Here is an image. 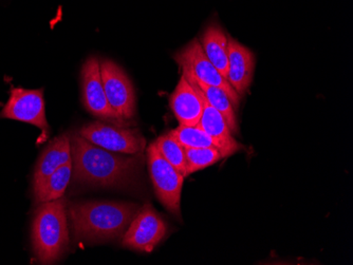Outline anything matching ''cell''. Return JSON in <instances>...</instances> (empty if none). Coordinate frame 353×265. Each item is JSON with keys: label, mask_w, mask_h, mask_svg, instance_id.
Masks as SVG:
<instances>
[{"label": "cell", "mask_w": 353, "mask_h": 265, "mask_svg": "<svg viewBox=\"0 0 353 265\" xmlns=\"http://www.w3.org/2000/svg\"><path fill=\"white\" fill-rule=\"evenodd\" d=\"M73 181L102 187L134 185L141 171V158L127 157L99 147L79 136H70Z\"/></svg>", "instance_id": "1"}, {"label": "cell", "mask_w": 353, "mask_h": 265, "mask_svg": "<svg viewBox=\"0 0 353 265\" xmlns=\"http://www.w3.org/2000/svg\"><path fill=\"white\" fill-rule=\"evenodd\" d=\"M141 207L125 202L91 201L69 207L75 238L105 242L122 238Z\"/></svg>", "instance_id": "2"}, {"label": "cell", "mask_w": 353, "mask_h": 265, "mask_svg": "<svg viewBox=\"0 0 353 265\" xmlns=\"http://www.w3.org/2000/svg\"><path fill=\"white\" fill-rule=\"evenodd\" d=\"M68 243L66 199L61 197L39 204L32 222V244L39 262H57L66 251Z\"/></svg>", "instance_id": "3"}, {"label": "cell", "mask_w": 353, "mask_h": 265, "mask_svg": "<svg viewBox=\"0 0 353 265\" xmlns=\"http://www.w3.org/2000/svg\"><path fill=\"white\" fill-rule=\"evenodd\" d=\"M148 164L159 201L172 215L181 217V193L185 178L162 157L154 142L148 148Z\"/></svg>", "instance_id": "4"}, {"label": "cell", "mask_w": 353, "mask_h": 265, "mask_svg": "<svg viewBox=\"0 0 353 265\" xmlns=\"http://www.w3.org/2000/svg\"><path fill=\"white\" fill-rule=\"evenodd\" d=\"M0 118L19 120L34 125L41 131L39 144L47 141L50 127L46 118L43 89H28L12 87L7 104L0 112Z\"/></svg>", "instance_id": "5"}, {"label": "cell", "mask_w": 353, "mask_h": 265, "mask_svg": "<svg viewBox=\"0 0 353 265\" xmlns=\"http://www.w3.org/2000/svg\"><path fill=\"white\" fill-rule=\"evenodd\" d=\"M79 136L99 147L121 154H141L145 148V138L138 129L92 122L85 125Z\"/></svg>", "instance_id": "6"}, {"label": "cell", "mask_w": 353, "mask_h": 265, "mask_svg": "<svg viewBox=\"0 0 353 265\" xmlns=\"http://www.w3.org/2000/svg\"><path fill=\"white\" fill-rule=\"evenodd\" d=\"M168 233V225L154 207L146 203L123 235L122 244L138 252L152 253Z\"/></svg>", "instance_id": "7"}, {"label": "cell", "mask_w": 353, "mask_h": 265, "mask_svg": "<svg viewBox=\"0 0 353 265\" xmlns=\"http://www.w3.org/2000/svg\"><path fill=\"white\" fill-rule=\"evenodd\" d=\"M101 76L111 108L122 120H132L136 114L134 85L125 71L114 61H101Z\"/></svg>", "instance_id": "8"}, {"label": "cell", "mask_w": 353, "mask_h": 265, "mask_svg": "<svg viewBox=\"0 0 353 265\" xmlns=\"http://www.w3.org/2000/svg\"><path fill=\"white\" fill-rule=\"evenodd\" d=\"M176 64L181 69H186L192 73L197 80L201 81L204 84L210 86L218 87L227 93L234 108L238 109L240 104V96L232 88L225 78L220 74L219 71L212 64L210 59L206 57L199 39H192L181 51L174 55Z\"/></svg>", "instance_id": "9"}, {"label": "cell", "mask_w": 353, "mask_h": 265, "mask_svg": "<svg viewBox=\"0 0 353 265\" xmlns=\"http://www.w3.org/2000/svg\"><path fill=\"white\" fill-rule=\"evenodd\" d=\"M83 104L87 112L97 118L126 127V120H122L111 108L105 94L101 76V61L95 56L89 57L82 69Z\"/></svg>", "instance_id": "10"}, {"label": "cell", "mask_w": 353, "mask_h": 265, "mask_svg": "<svg viewBox=\"0 0 353 265\" xmlns=\"http://www.w3.org/2000/svg\"><path fill=\"white\" fill-rule=\"evenodd\" d=\"M190 85L199 93L202 105H203L201 118H200L197 126H199L208 136L215 140L216 143L219 145L220 153L222 154V157H230L232 154L243 149V144H240L234 138L233 134L230 130L227 120L223 116L206 100L201 91L196 85Z\"/></svg>", "instance_id": "11"}, {"label": "cell", "mask_w": 353, "mask_h": 265, "mask_svg": "<svg viewBox=\"0 0 353 265\" xmlns=\"http://www.w3.org/2000/svg\"><path fill=\"white\" fill-rule=\"evenodd\" d=\"M229 43V68L227 81L238 96H245L253 81L255 56L254 53L233 37L228 36Z\"/></svg>", "instance_id": "12"}, {"label": "cell", "mask_w": 353, "mask_h": 265, "mask_svg": "<svg viewBox=\"0 0 353 265\" xmlns=\"http://www.w3.org/2000/svg\"><path fill=\"white\" fill-rule=\"evenodd\" d=\"M170 106L180 125L197 126L203 105L199 93L183 74L170 96Z\"/></svg>", "instance_id": "13"}, {"label": "cell", "mask_w": 353, "mask_h": 265, "mask_svg": "<svg viewBox=\"0 0 353 265\" xmlns=\"http://www.w3.org/2000/svg\"><path fill=\"white\" fill-rule=\"evenodd\" d=\"M72 161L70 136L63 134L53 138L39 158L33 177V191L39 189L49 176L65 164Z\"/></svg>", "instance_id": "14"}, {"label": "cell", "mask_w": 353, "mask_h": 265, "mask_svg": "<svg viewBox=\"0 0 353 265\" xmlns=\"http://www.w3.org/2000/svg\"><path fill=\"white\" fill-rule=\"evenodd\" d=\"M202 49L206 57L227 80L229 68V43L228 35L217 23H212L206 28L201 36Z\"/></svg>", "instance_id": "15"}, {"label": "cell", "mask_w": 353, "mask_h": 265, "mask_svg": "<svg viewBox=\"0 0 353 265\" xmlns=\"http://www.w3.org/2000/svg\"><path fill=\"white\" fill-rule=\"evenodd\" d=\"M184 76L190 84L196 85L201 91L204 98H206L210 104L217 109L218 112L223 116L227 120L228 126L232 134H238V123L236 118L235 108L230 100L227 93L224 92L222 89L215 86H210V85L204 84L201 81L197 80L192 73L188 72L186 69H182Z\"/></svg>", "instance_id": "16"}, {"label": "cell", "mask_w": 353, "mask_h": 265, "mask_svg": "<svg viewBox=\"0 0 353 265\" xmlns=\"http://www.w3.org/2000/svg\"><path fill=\"white\" fill-rule=\"evenodd\" d=\"M72 177V161L55 170L39 189L33 191L35 204L54 201L63 197Z\"/></svg>", "instance_id": "17"}, {"label": "cell", "mask_w": 353, "mask_h": 265, "mask_svg": "<svg viewBox=\"0 0 353 265\" xmlns=\"http://www.w3.org/2000/svg\"><path fill=\"white\" fill-rule=\"evenodd\" d=\"M183 148L215 147L220 151L219 145L199 126H183L168 132Z\"/></svg>", "instance_id": "18"}, {"label": "cell", "mask_w": 353, "mask_h": 265, "mask_svg": "<svg viewBox=\"0 0 353 265\" xmlns=\"http://www.w3.org/2000/svg\"><path fill=\"white\" fill-rule=\"evenodd\" d=\"M184 153H185L186 160L184 178L204 169L208 166L214 165L223 159L219 150L215 147L184 148Z\"/></svg>", "instance_id": "19"}, {"label": "cell", "mask_w": 353, "mask_h": 265, "mask_svg": "<svg viewBox=\"0 0 353 265\" xmlns=\"http://www.w3.org/2000/svg\"><path fill=\"white\" fill-rule=\"evenodd\" d=\"M154 144L162 154V157L184 177L186 166L184 148L170 134L160 136Z\"/></svg>", "instance_id": "20"}]
</instances>
